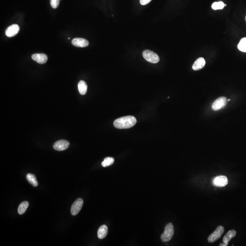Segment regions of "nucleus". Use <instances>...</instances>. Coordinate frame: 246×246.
<instances>
[{"instance_id":"nucleus-1","label":"nucleus","mask_w":246,"mask_h":246,"mask_svg":"<svg viewBox=\"0 0 246 246\" xmlns=\"http://www.w3.org/2000/svg\"><path fill=\"white\" fill-rule=\"evenodd\" d=\"M136 123V119L133 116H126L116 120L114 126L119 129H130L135 126Z\"/></svg>"},{"instance_id":"nucleus-2","label":"nucleus","mask_w":246,"mask_h":246,"mask_svg":"<svg viewBox=\"0 0 246 246\" xmlns=\"http://www.w3.org/2000/svg\"><path fill=\"white\" fill-rule=\"evenodd\" d=\"M174 234V228L172 224H168L165 228L163 233L161 236V239L163 242H168L172 239Z\"/></svg>"},{"instance_id":"nucleus-3","label":"nucleus","mask_w":246,"mask_h":246,"mask_svg":"<svg viewBox=\"0 0 246 246\" xmlns=\"http://www.w3.org/2000/svg\"><path fill=\"white\" fill-rule=\"evenodd\" d=\"M143 56L147 61L156 64L160 61V58L156 53L149 50H146L143 52Z\"/></svg>"},{"instance_id":"nucleus-4","label":"nucleus","mask_w":246,"mask_h":246,"mask_svg":"<svg viewBox=\"0 0 246 246\" xmlns=\"http://www.w3.org/2000/svg\"><path fill=\"white\" fill-rule=\"evenodd\" d=\"M224 230V228L223 226H218L215 231L209 236L208 238V241L209 243H213L218 240L223 233Z\"/></svg>"},{"instance_id":"nucleus-5","label":"nucleus","mask_w":246,"mask_h":246,"mask_svg":"<svg viewBox=\"0 0 246 246\" xmlns=\"http://www.w3.org/2000/svg\"><path fill=\"white\" fill-rule=\"evenodd\" d=\"M84 203V201L81 198L76 200L73 204L71 208V213L73 216H76L81 210Z\"/></svg>"},{"instance_id":"nucleus-6","label":"nucleus","mask_w":246,"mask_h":246,"mask_svg":"<svg viewBox=\"0 0 246 246\" xmlns=\"http://www.w3.org/2000/svg\"><path fill=\"white\" fill-rule=\"evenodd\" d=\"M227 98L224 97H221L215 101L212 105V108L214 110H219L224 107L227 105Z\"/></svg>"},{"instance_id":"nucleus-7","label":"nucleus","mask_w":246,"mask_h":246,"mask_svg":"<svg viewBox=\"0 0 246 246\" xmlns=\"http://www.w3.org/2000/svg\"><path fill=\"white\" fill-rule=\"evenodd\" d=\"M228 184V179L225 176H218L213 181V184L217 187H224Z\"/></svg>"},{"instance_id":"nucleus-8","label":"nucleus","mask_w":246,"mask_h":246,"mask_svg":"<svg viewBox=\"0 0 246 246\" xmlns=\"http://www.w3.org/2000/svg\"><path fill=\"white\" fill-rule=\"evenodd\" d=\"M69 146V143L66 140H60L56 142L54 145V148L58 151L66 150Z\"/></svg>"},{"instance_id":"nucleus-9","label":"nucleus","mask_w":246,"mask_h":246,"mask_svg":"<svg viewBox=\"0 0 246 246\" xmlns=\"http://www.w3.org/2000/svg\"><path fill=\"white\" fill-rule=\"evenodd\" d=\"M20 28L17 24H13L9 26L6 30L5 34L7 37L9 38L14 37L16 35L19 31Z\"/></svg>"},{"instance_id":"nucleus-10","label":"nucleus","mask_w":246,"mask_h":246,"mask_svg":"<svg viewBox=\"0 0 246 246\" xmlns=\"http://www.w3.org/2000/svg\"><path fill=\"white\" fill-rule=\"evenodd\" d=\"M72 44L74 46L80 47V48H85L88 46L89 42L88 40L83 38H75L72 41Z\"/></svg>"},{"instance_id":"nucleus-11","label":"nucleus","mask_w":246,"mask_h":246,"mask_svg":"<svg viewBox=\"0 0 246 246\" xmlns=\"http://www.w3.org/2000/svg\"><path fill=\"white\" fill-rule=\"evenodd\" d=\"M32 58L34 61L39 64H44L48 60L46 55L44 54H36L32 55Z\"/></svg>"},{"instance_id":"nucleus-12","label":"nucleus","mask_w":246,"mask_h":246,"mask_svg":"<svg viewBox=\"0 0 246 246\" xmlns=\"http://www.w3.org/2000/svg\"><path fill=\"white\" fill-rule=\"evenodd\" d=\"M206 64V61L203 58H200L198 59L192 66V69L195 71H197L201 69L205 66Z\"/></svg>"},{"instance_id":"nucleus-13","label":"nucleus","mask_w":246,"mask_h":246,"mask_svg":"<svg viewBox=\"0 0 246 246\" xmlns=\"http://www.w3.org/2000/svg\"><path fill=\"white\" fill-rule=\"evenodd\" d=\"M236 231L234 230H231L228 231L227 234L223 238V242L225 244L226 246H228V243L229 241L232 239L233 238H234L236 235Z\"/></svg>"},{"instance_id":"nucleus-14","label":"nucleus","mask_w":246,"mask_h":246,"mask_svg":"<svg viewBox=\"0 0 246 246\" xmlns=\"http://www.w3.org/2000/svg\"><path fill=\"white\" fill-rule=\"evenodd\" d=\"M108 232V227L107 226L104 225L101 226L98 231V238L101 239H104L106 237Z\"/></svg>"},{"instance_id":"nucleus-15","label":"nucleus","mask_w":246,"mask_h":246,"mask_svg":"<svg viewBox=\"0 0 246 246\" xmlns=\"http://www.w3.org/2000/svg\"><path fill=\"white\" fill-rule=\"evenodd\" d=\"M87 85L85 81L81 80L78 84V89L79 92L81 95H85L87 91Z\"/></svg>"},{"instance_id":"nucleus-16","label":"nucleus","mask_w":246,"mask_h":246,"mask_svg":"<svg viewBox=\"0 0 246 246\" xmlns=\"http://www.w3.org/2000/svg\"><path fill=\"white\" fill-rule=\"evenodd\" d=\"M26 178H27V181L29 182V183L34 187H37L38 185L35 175L32 174H28L27 175Z\"/></svg>"},{"instance_id":"nucleus-17","label":"nucleus","mask_w":246,"mask_h":246,"mask_svg":"<svg viewBox=\"0 0 246 246\" xmlns=\"http://www.w3.org/2000/svg\"><path fill=\"white\" fill-rule=\"evenodd\" d=\"M29 203L28 202L25 201L20 204L18 208V213L20 215H22L25 213L27 208L28 207Z\"/></svg>"},{"instance_id":"nucleus-18","label":"nucleus","mask_w":246,"mask_h":246,"mask_svg":"<svg viewBox=\"0 0 246 246\" xmlns=\"http://www.w3.org/2000/svg\"><path fill=\"white\" fill-rule=\"evenodd\" d=\"M238 48L240 51L246 53V38H243L241 40Z\"/></svg>"},{"instance_id":"nucleus-19","label":"nucleus","mask_w":246,"mask_h":246,"mask_svg":"<svg viewBox=\"0 0 246 246\" xmlns=\"http://www.w3.org/2000/svg\"><path fill=\"white\" fill-rule=\"evenodd\" d=\"M114 161H115V159L113 158L108 157L104 159V161L102 163V166L104 167H106L112 165Z\"/></svg>"},{"instance_id":"nucleus-20","label":"nucleus","mask_w":246,"mask_h":246,"mask_svg":"<svg viewBox=\"0 0 246 246\" xmlns=\"http://www.w3.org/2000/svg\"><path fill=\"white\" fill-rule=\"evenodd\" d=\"M225 6L226 4H225L223 2H215L212 5V8L213 9L217 10L223 9Z\"/></svg>"},{"instance_id":"nucleus-21","label":"nucleus","mask_w":246,"mask_h":246,"mask_svg":"<svg viewBox=\"0 0 246 246\" xmlns=\"http://www.w3.org/2000/svg\"><path fill=\"white\" fill-rule=\"evenodd\" d=\"M59 3L60 0H50L51 5L54 9L57 8L59 7Z\"/></svg>"},{"instance_id":"nucleus-22","label":"nucleus","mask_w":246,"mask_h":246,"mask_svg":"<svg viewBox=\"0 0 246 246\" xmlns=\"http://www.w3.org/2000/svg\"><path fill=\"white\" fill-rule=\"evenodd\" d=\"M152 0H140V3L141 5H146L148 4Z\"/></svg>"},{"instance_id":"nucleus-23","label":"nucleus","mask_w":246,"mask_h":246,"mask_svg":"<svg viewBox=\"0 0 246 246\" xmlns=\"http://www.w3.org/2000/svg\"><path fill=\"white\" fill-rule=\"evenodd\" d=\"M220 246H226V245L224 243H221L219 245Z\"/></svg>"},{"instance_id":"nucleus-24","label":"nucleus","mask_w":246,"mask_h":246,"mask_svg":"<svg viewBox=\"0 0 246 246\" xmlns=\"http://www.w3.org/2000/svg\"><path fill=\"white\" fill-rule=\"evenodd\" d=\"M70 38H68V39H69H69H70Z\"/></svg>"},{"instance_id":"nucleus-25","label":"nucleus","mask_w":246,"mask_h":246,"mask_svg":"<svg viewBox=\"0 0 246 246\" xmlns=\"http://www.w3.org/2000/svg\"></svg>"}]
</instances>
